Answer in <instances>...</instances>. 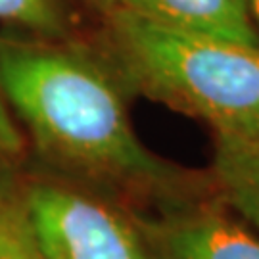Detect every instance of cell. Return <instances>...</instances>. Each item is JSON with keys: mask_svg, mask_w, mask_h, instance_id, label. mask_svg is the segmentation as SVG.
Wrapping results in <instances>:
<instances>
[{"mask_svg": "<svg viewBox=\"0 0 259 259\" xmlns=\"http://www.w3.org/2000/svg\"><path fill=\"white\" fill-rule=\"evenodd\" d=\"M0 87L35 146L58 165L137 192L179 185L175 167L133 129L119 75L71 37L0 33Z\"/></svg>", "mask_w": 259, "mask_h": 259, "instance_id": "obj_1", "label": "cell"}, {"mask_svg": "<svg viewBox=\"0 0 259 259\" xmlns=\"http://www.w3.org/2000/svg\"><path fill=\"white\" fill-rule=\"evenodd\" d=\"M106 56L123 84L207 123L215 135L259 131V47L157 25L115 8Z\"/></svg>", "mask_w": 259, "mask_h": 259, "instance_id": "obj_2", "label": "cell"}, {"mask_svg": "<svg viewBox=\"0 0 259 259\" xmlns=\"http://www.w3.org/2000/svg\"><path fill=\"white\" fill-rule=\"evenodd\" d=\"M25 204L45 259H150L139 225L96 196L40 183Z\"/></svg>", "mask_w": 259, "mask_h": 259, "instance_id": "obj_3", "label": "cell"}, {"mask_svg": "<svg viewBox=\"0 0 259 259\" xmlns=\"http://www.w3.org/2000/svg\"><path fill=\"white\" fill-rule=\"evenodd\" d=\"M150 259H259V234L213 204L137 219Z\"/></svg>", "mask_w": 259, "mask_h": 259, "instance_id": "obj_4", "label": "cell"}, {"mask_svg": "<svg viewBox=\"0 0 259 259\" xmlns=\"http://www.w3.org/2000/svg\"><path fill=\"white\" fill-rule=\"evenodd\" d=\"M117 6L175 31L259 47L248 0H119Z\"/></svg>", "mask_w": 259, "mask_h": 259, "instance_id": "obj_5", "label": "cell"}, {"mask_svg": "<svg viewBox=\"0 0 259 259\" xmlns=\"http://www.w3.org/2000/svg\"><path fill=\"white\" fill-rule=\"evenodd\" d=\"M213 181L225 205L259 234V131L215 135Z\"/></svg>", "mask_w": 259, "mask_h": 259, "instance_id": "obj_6", "label": "cell"}, {"mask_svg": "<svg viewBox=\"0 0 259 259\" xmlns=\"http://www.w3.org/2000/svg\"><path fill=\"white\" fill-rule=\"evenodd\" d=\"M0 23L37 37L69 38L75 27L73 0H0Z\"/></svg>", "mask_w": 259, "mask_h": 259, "instance_id": "obj_7", "label": "cell"}, {"mask_svg": "<svg viewBox=\"0 0 259 259\" xmlns=\"http://www.w3.org/2000/svg\"><path fill=\"white\" fill-rule=\"evenodd\" d=\"M0 259H45L25 198H0Z\"/></svg>", "mask_w": 259, "mask_h": 259, "instance_id": "obj_8", "label": "cell"}, {"mask_svg": "<svg viewBox=\"0 0 259 259\" xmlns=\"http://www.w3.org/2000/svg\"><path fill=\"white\" fill-rule=\"evenodd\" d=\"M21 144L23 140H21V131L16 123V115L0 87V157L18 154Z\"/></svg>", "mask_w": 259, "mask_h": 259, "instance_id": "obj_9", "label": "cell"}, {"mask_svg": "<svg viewBox=\"0 0 259 259\" xmlns=\"http://www.w3.org/2000/svg\"><path fill=\"white\" fill-rule=\"evenodd\" d=\"M93 8H96L102 16H106L108 12H111V10L115 8L117 4H119V0H87Z\"/></svg>", "mask_w": 259, "mask_h": 259, "instance_id": "obj_10", "label": "cell"}, {"mask_svg": "<svg viewBox=\"0 0 259 259\" xmlns=\"http://www.w3.org/2000/svg\"><path fill=\"white\" fill-rule=\"evenodd\" d=\"M248 4H250L251 16H253L255 25H257V29H259V0H248Z\"/></svg>", "mask_w": 259, "mask_h": 259, "instance_id": "obj_11", "label": "cell"}]
</instances>
